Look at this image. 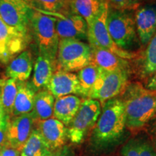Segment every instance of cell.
<instances>
[{"label":"cell","instance_id":"24","mask_svg":"<svg viewBox=\"0 0 156 156\" xmlns=\"http://www.w3.org/2000/svg\"><path fill=\"white\" fill-rule=\"evenodd\" d=\"M122 156H156L155 147L147 140L142 137L132 138L121 150Z\"/></svg>","mask_w":156,"mask_h":156},{"label":"cell","instance_id":"2","mask_svg":"<svg viewBox=\"0 0 156 156\" xmlns=\"http://www.w3.org/2000/svg\"><path fill=\"white\" fill-rule=\"evenodd\" d=\"M126 126L135 132L145 126L156 115V92L138 82L128 83L122 94Z\"/></svg>","mask_w":156,"mask_h":156},{"label":"cell","instance_id":"32","mask_svg":"<svg viewBox=\"0 0 156 156\" xmlns=\"http://www.w3.org/2000/svg\"><path fill=\"white\" fill-rule=\"evenodd\" d=\"M7 122H8V121L0 126V149L5 147L7 144Z\"/></svg>","mask_w":156,"mask_h":156},{"label":"cell","instance_id":"16","mask_svg":"<svg viewBox=\"0 0 156 156\" xmlns=\"http://www.w3.org/2000/svg\"><path fill=\"white\" fill-rule=\"evenodd\" d=\"M34 68L33 56L30 51L26 50L17 54L8 64L6 68V77L17 82L28 81Z\"/></svg>","mask_w":156,"mask_h":156},{"label":"cell","instance_id":"21","mask_svg":"<svg viewBox=\"0 0 156 156\" xmlns=\"http://www.w3.org/2000/svg\"><path fill=\"white\" fill-rule=\"evenodd\" d=\"M55 98L47 89L36 92L32 114L36 121L46 120L53 116Z\"/></svg>","mask_w":156,"mask_h":156},{"label":"cell","instance_id":"34","mask_svg":"<svg viewBox=\"0 0 156 156\" xmlns=\"http://www.w3.org/2000/svg\"><path fill=\"white\" fill-rule=\"evenodd\" d=\"M145 87L156 92V73L149 77L145 85Z\"/></svg>","mask_w":156,"mask_h":156},{"label":"cell","instance_id":"10","mask_svg":"<svg viewBox=\"0 0 156 156\" xmlns=\"http://www.w3.org/2000/svg\"><path fill=\"white\" fill-rule=\"evenodd\" d=\"M130 69H117L112 72L104 70L101 76L98 90L91 98L103 105L107 101L122 93L129 83Z\"/></svg>","mask_w":156,"mask_h":156},{"label":"cell","instance_id":"1","mask_svg":"<svg viewBox=\"0 0 156 156\" xmlns=\"http://www.w3.org/2000/svg\"><path fill=\"white\" fill-rule=\"evenodd\" d=\"M101 112L93 128L91 142L97 150L116 145L125 133L126 114L121 98H114L102 105Z\"/></svg>","mask_w":156,"mask_h":156},{"label":"cell","instance_id":"3","mask_svg":"<svg viewBox=\"0 0 156 156\" xmlns=\"http://www.w3.org/2000/svg\"><path fill=\"white\" fill-rule=\"evenodd\" d=\"M30 32L38 48V54L56 61L60 39L56 30L55 18L33 7Z\"/></svg>","mask_w":156,"mask_h":156},{"label":"cell","instance_id":"23","mask_svg":"<svg viewBox=\"0 0 156 156\" xmlns=\"http://www.w3.org/2000/svg\"><path fill=\"white\" fill-rule=\"evenodd\" d=\"M51 152L41 135L36 128L20 151V156H45Z\"/></svg>","mask_w":156,"mask_h":156},{"label":"cell","instance_id":"18","mask_svg":"<svg viewBox=\"0 0 156 156\" xmlns=\"http://www.w3.org/2000/svg\"><path fill=\"white\" fill-rule=\"evenodd\" d=\"M82 102L83 100L75 95L57 98L54 102L53 117L68 126L79 111Z\"/></svg>","mask_w":156,"mask_h":156},{"label":"cell","instance_id":"29","mask_svg":"<svg viewBox=\"0 0 156 156\" xmlns=\"http://www.w3.org/2000/svg\"><path fill=\"white\" fill-rule=\"evenodd\" d=\"M109 7L123 11L137 9L140 7L139 0H108Z\"/></svg>","mask_w":156,"mask_h":156},{"label":"cell","instance_id":"36","mask_svg":"<svg viewBox=\"0 0 156 156\" xmlns=\"http://www.w3.org/2000/svg\"><path fill=\"white\" fill-rule=\"evenodd\" d=\"M154 147H155V149L156 151V139L154 140Z\"/></svg>","mask_w":156,"mask_h":156},{"label":"cell","instance_id":"28","mask_svg":"<svg viewBox=\"0 0 156 156\" xmlns=\"http://www.w3.org/2000/svg\"><path fill=\"white\" fill-rule=\"evenodd\" d=\"M155 73H156V32L147 45L141 63L142 77H150Z\"/></svg>","mask_w":156,"mask_h":156},{"label":"cell","instance_id":"25","mask_svg":"<svg viewBox=\"0 0 156 156\" xmlns=\"http://www.w3.org/2000/svg\"><path fill=\"white\" fill-rule=\"evenodd\" d=\"M98 70V67L93 62L78 71L77 76L79 81L80 96L88 98L90 93L96 80Z\"/></svg>","mask_w":156,"mask_h":156},{"label":"cell","instance_id":"15","mask_svg":"<svg viewBox=\"0 0 156 156\" xmlns=\"http://www.w3.org/2000/svg\"><path fill=\"white\" fill-rule=\"evenodd\" d=\"M46 89L56 98L68 95H80L77 75L62 69L56 70Z\"/></svg>","mask_w":156,"mask_h":156},{"label":"cell","instance_id":"19","mask_svg":"<svg viewBox=\"0 0 156 156\" xmlns=\"http://www.w3.org/2000/svg\"><path fill=\"white\" fill-rule=\"evenodd\" d=\"M92 48L93 62L107 72L117 69H129V60L121 58L108 50L103 49L94 44H89Z\"/></svg>","mask_w":156,"mask_h":156},{"label":"cell","instance_id":"12","mask_svg":"<svg viewBox=\"0 0 156 156\" xmlns=\"http://www.w3.org/2000/svg\"><path fill=\"white\" fill-rule=\"evenodd\" d=\"M35 122L36 119L31 112L9 117L6 145L20 151L35 127Z\"/></svg>","mask_w":156,"mask_h":156},{"label":"cell","instance_id":"6","mask_svg":"<svg viewBox=\"0 0 156 156\" xmlns=\"http://www.w3.org/2000/svg\"><path fill=\"white\" fill-rule=\"evenodd\" d=\"M101 112V104L98 100H83L79 111L68 125L67 138L72 143L79 145L96 124Z\"/></svg>","mask_w":156,"mask_h":156},{"label":"cell","instance_id":"11","mask_svg":"<svg viewBox=\"0 0 156 156\" xmlns=\"http://www.w3.org/2000/svg\"><path fill=\"white\" fill-rule=\"evenodd\" d=\"M54 15L56 30L59 39L88 41L87 25L81 16L73 11Z\"/></svg>","mask_w":156,"mask_h":156},{"label":"cell","instance_id":"4","mask_svg":"<svg viewBox=\"0 0 156 156\" xmlns=\"http://www.w3.org/2000/svg\"><path fill=\"white\" fill-rule=\"evenodd\" d=\"M93 62L92 48L87 43L75 39H60L56 55L58 69L74 73Z\"/></svg>","mask_w":156,"mask_h":156},{"label":"cell","instance_id":"5","mask_svg":"<svg viewBox=\"0 0 156 156\" xmlns=\"http://www.w3.org/2000/svg\"><path fill=\"white\" fill-rule=\"evenodd\" d=\"M106 24L109 34L119 48L128 51L137 43L134 17L129 11L109 7Z\"/></svg>","mask_w":156,"mask_h":156},{"label":"cell","instance_id":"14","mask_svg":"<svg viewBox=\"0 0 156 156\" xmlns=\"http://www.w3.org/2000/svg\"><path fill=\"white\" fill-rule=\"evenodd\" d=\"M134 21L138 39L142 45L146 46L156 32V6L145 5L138 8Z\"/></svg>","mask_w":156,"mask_h":156},{"label":"cell","instance_id":"37","mask_svg":"<svg viewBox=\"0 0 156 156\" xmlns=\"http://www.w3.org/2000/svg\"><path fill=\"white\" fill-rule=\"evenodd\" d=\"M25 1H27L29 4H31V0H25Z\"/></svg>","mask_w":156,"mask_h":156},{"label":"cell","instance_id":"8","mask_svg":"<svg viewBox=\"0 0 156 156\" xmlns=\"http://www.w3.org/2000/svg\"><path fill=\"white\" fill-rule=\"evenodd\" d=\"M32 10L30 4L25 0H0V18L7 25L30 38Z\"/></svg>","mask_w":156,"mask_h":156},{"label":"cell","instance_id":"26","mask_svg":"<svg viewBox=\"0 0 156 156\" xmlns=\"http://www.w3.org/2000/svg\"><path fill=\"white\" fill-rule=\"evenodd\" d=\"M17 92V83L7 77L1 78V100L5 114L10 117Z\"/></svg>","mask_w":156,"mask_h":156},{"label":"cell","instance_id":"35","mask_svg":"<svg viewBox=\"0 0 156 156\" xmlns=\"http://www.w3.org/2000/svg\"><path fill=\"white\" fill-rule=\"evenodd\" d=\"M153 119H154V120L151 125L150 131H151V134H153V135H155L156 136V115Z\"/></svg>","mask_w":156,"mask_h":156},{"label":"cell","instance_id":"30","mask_svg":"<svg viewBox=\"0 0 156 156\" xmlns=\"http://www.w3.org/2000/svg\"><path fill=\"white\" fill-rule=\"evenodd\" d=\"M45 156H75L73 151L67 146H64L62 148L51 151L49 153Z\"/></svg>","mask_w":156,"mask_h":156},{"label":"cell","instance_id":"38","mask_svg":"<svg viewBox=\"0 0 156 156\" xmlns=\"http://www.w3.org/2000/svg\"><path fill=\"white\" fill-rule=\"evenodd\" d=\"M98 1H100V2H104V1H106V0H98Z\"/></svg>","mask_w":156,"mask_h":156},{"label":"cell","instance_id":"33","mask_svg":"<svg viewBox=\"0 0 156 156\" xmlns=\"http://www.w3.org/2000/svg\"><path fill=\"white\" fill-rule=\"evenodd\" d=\"M9 116L5 114V111H4L2 103L1 100V79H0V126L5 124L8 121Z\"/></svg>","mask_w":156,"mask_h":156},{"label":"cell","instance_id":"9","mask_svg":"<svg viewBox=\"0 0 156 156\" xmlns=\"http://www.w3.org/2000/svg\"><path fill=\"white\" fill-rule=\"evenodd\" d=\"M30 38L0 18V62L7 65L15 56L26 49Z\"/></svg>","mask_w":156,"mask_h":156},{"label":"cell","instance_id":"31","mask_svg":"<svg viewBox=\"0 0 156 156\" xmlns=\"http://www.w3.org/2000/svg\"><path fill=\"white\" fill-rule=\"evenodd\" d=\"M0 156H20V151L5 145L0 149Z\"/></svg>","mask_w":156,"mask_h":156},{"label":"cell","instance_id":"27","mask_svg":"<svg viewBox=\"0 0 156 156\" xmlns=\"http://www.w3.org/2000/svg\"><path fill=\"white\" fill-rule=\"evenodd\" d=\"M31 4L44 14H64L72 11L71 0H31Z\"/></svg>","mask_w":156,"mask_h":156},{"label":"cell","instance_id":"13","mask_svg":"<svg viewBox=\"0 0 156 156\" xmlns=\"http://www.w3.org/2000/svg\"><path fill=\"white\" fill-rule=\"evenodd\" d=\"M41 135L51 151L65 146L67 138V128L63 123L54 117L46 120L36 121L35 127Z\"/></svg>","mask_w":156,"mask_h":156},{"label":"cell","instance_id":"22","mask_svg":"<svg viewBox=\"0 0 156 156\" xmlns=\"http://www.w3.org/2000/svg\"><path fill=\"white\" fill-rule=\"evenodd\" d=\"M107 1V0H106ZM98 0H71L72 11L85 20L87 28H90L100 12L105 2Z\"/></svg>","mask_w":156,"mask_h":156},{"label":"cell","instance_id":"7","mask_svg":"<svg viewBox=\"0 0 156 156\" xmlns=\"http://www.w3.org/2000/svg\"><path fill=\"white\" fill-rule=\"evenodd\" d=\"M109 5L108 0L102 6L100 12L93 22L90 28H88L89 44H94L103 49L108 50L121 58L126 60L134 59L138 57V54L133 51L123 50L119 48L112 40L107 28L106 20Z\"/></svg>","mask_w":156,"mask_h":156},{"label":"cell","instance_id":"17","mask_svg":"<svg viewBox=\"0 0 156 156\" xmlns=\"http://www.w3.org/2000/svg\"><path fill=\"white\" fill-rule=\"evenodd\" d=\"M57 69L56 61L38 54L34 67V73L30 81L36 92L46 89L51 78Z\"/></svg>","mask_w":156,"mask_h":156},{"label":"cell","instance_id":"20","mask_svg":"<svg viewBox=\"0 0 156 156\" xmlns=\"http://www.w3.org/2000/svg\"><path fill=\"white\" fill-rule=\"evenodd\" d=\"M17 92L10 117L20 116L32 112L34 108L36 90L33 88L30 82H17Z\"/></svg>","mask_w":156,"mask_h":156}]
</instances>
